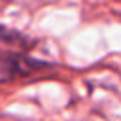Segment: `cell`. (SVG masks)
<instances>
[{"label": "cell", "instance_id": "obj_2", "mask_svg": "<svg viewBox=\"0 0 121 121\" xmlns=\"http://www.w3.org/2000/svg\"><path fill=\"white\" fill-rule=\"evenodd\" d=\"M34 43V40L26 38L25 34L17 32V30H11V28H6V26H0V45L4 47H21L23 51L30 49Z\"/></svg>", "mask_w": 121, "mask_h": 121}, {"label": "cell", "instance_id": "obj_1", "mask_svg": "<svg viewBox=\"0 0 121 121\" xmlns=\"http://www.w3.org/2000/svg\"><path fill=\"white\" fill-rule=\"evenodd\" d=\"M55 66L38 59H30L15 51H0V83L11 81L17 78H32L53 70Z\"/></svg>", "mask_w": 121, "mask_h": 121}]
</instances>
